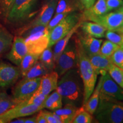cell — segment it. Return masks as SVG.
I'll return each instance as SVG.
<instances>
[{
	"label": "cell",
	"instance_id": "cell-9",
	"mask_svg": "<svg viewBox=\"0 0 123 123\" xmlns=\"http://www.w3.org/2000/svg\"><path fill=\"white\" fill-rule=\"evenodd\" d=\"M86 20L98 23L107 30L116 31L123 26V5L113 12L98 17H91Z\"/></svg>",
	"mask_w": 123,
	"mask_h": 123
},
{
	"label": "cell",
	"instance_id": "cell-36",
	"mask_svg": "<svg viewBox=\"0 0 123 123\" xmlns=\"http://www.w3.org/2000/svg\"><path fill=\"white\" fill-rule=\"evenodd\" d=\"M70 14V13H69ZM68 13H58V14H55L54 17L53 18H52L50 22L47 25V27L49 30V31H50L51 30L53 29L55 26H56L65 17L67 16L68 15Z\"/></svg>",
	"mask_w": 123,
	"mask_h": 123
},
{
	"label": "cell",
	"instance_id": "cell-14",
	"mask_svg": "<svg viewBox=\"0 0 123 123\" xmlns=\"http://www.w3.org/2000/svg\"><path fill=\"white\" fill-rule=\"evenodd\" d=\"M58 2V0H51L50 1L44 5L41 9V12L37 17L35 18L33 22H31L25 30L21 31V34L27 29L35 26H47L55 12Z\"/></svg>",
	"mask_w": 123,
	"mask_h": 123
},
{
	"label": "cell",
	"instance_id": "cell-23",
	"mask_svg": "<svg viewBox=\"0 0 123 123\" xmlns=\"http://www.w3.org/2000/svg\"><path fill=\"white\" fill-rule=\"evenodd\" d=\"M78 108L74 105L67 104L64 105L63 108L62 107L54 111V112L59 116L62 123H71Z\"/></svg>",
	"mask_w": 123,
	"mask_h": 123
},
{
	"label": "cell",
	"instance_id": "cell-21",
	"mask_svg": "<svg viewBox=\"0 0 123 123\" xmlns=\"http://www.w3.org/2000/svg\"><path fill=\"white\" fill-rule=\"evenodd\" d=\"M83 9L80 0H58L55 14L71 13Z\"/></svg>",
	"mask_w": 123,
	"mask_h": 123
},
{
	"label": "cell",
	"instance_id": "cell-30",
	"mask_svg": "<svg viewBox=\"0 0 123 123\" xmlns=\"http://www.w3.org/2000/svg\"><path fill=\"white\" fill-rule=\"evenodd\" d=\"M92 121V115L87 112L82 105L78 108L71 123H91Z\"/></svg>",
	"mask_w": 123,
	"mask_h": 123
},
{
	"label": "cell",
	"instance_id": "cell-17",
	"mask_svg": "<svg viewBox=\"0 0 123 123\" xmlns=\"http://www.w3.org/2000/svg\"><path fill=\"white\" fill-rule=\"evenodd\" d=\"M93 68L98 75H105L108 69L113 64L111 58L100 53L88 56Z\"/></svg>",
	"mask_w": 123,
	"mask_h": 123
},
{
	"label": "cell",
	"instance_id": "cell-43",
	"mask_svg": "<svg viewBox=\"0 0 123 123\" xmlns=\"http://www.w3.org/2000/svg\"><path fill=\"white\" fill-rule=\"evenodd\" d=\"M10 123H25V118L19 117L12 120Z\"/></svg>",
	"mask_w": 123,
	"mask_h": 123
},
{
	"label": "cell",
	"instance_id": "cell-31",
	"mask_svg": "<svg viewBox=\"0 0 123 123\" xmlns=\"http://www.w3.org/2000/svg\"><path fill=\"white\" fill-rule=\"evenodd\" d=\"M107 73L117 84L123 89V69L113 64Z\"/></svg>",
	"mask_w": 123,
	"mask_h": 123
},
{
	"label": "cell",
	"instance_id": "cell-34",
	"mask_svg": "<svg viewBox=\"0 0 123 123\" xmlns=\"http://www.w3.org/2000/svg\"><path fill=\"white\" fill-rule=\"evenodd\" d=\"M105 37L119 46H123V33H122L107 30L105 33Z\"/></svg>",
	"mask_w": 123,
	"mask_h": 123
},
{
	"label": "cell",
	"instance_id": "cell-19",
	"mask_svg": "<svg viewBox=\"0 0 123 123\" xmlns=\"http://www.w3.org/2000/svg\"><path fill=\"white\" fill-rule=\"evenodd\" d=\"M104 75H100L99 81H98L97 84L95 86L94 90H93L91 95H90L88 100L83 105L84 109L92 115L94 114L95 111H96L97 107H98V104H99L100 100V88L103 80Z\"/></svg>",
	"mask_w": 123,
	"mask_h": 123
},
{
	"label": "cell",
	"instance_id": "cell-3",
	"mask_svg": "<svg viewBox=\"0 0 123 123\" xmlns=\"http://www.w3.org/2000/svg\"><path fill=\"white\" fill-rule=\"evenodd\" d=\"M121 101L100 100L94 114L99 123L123 122V103Z\"/></svg>",
	"mask_w": 123,
	"mask_h": 123
},
{
	"label": "cell",
	"instance_id": "cell-15",
	"mask_svg": "<svg viewBox=\"0 0 123 123\" xmlns=\"http://www.w3.org/2000/svg\"><path fill=\"white\" fill-rule=\"evenodd\" d=\"M59 75L55 71L49 72L41 76V83L37 91L46 95H49L56 89Z\"/></svg>",
	"mask_w": 123,
	"mask_h": 123
},
{
	"label": "cell",
	"instance_id": "cell-11",
	"mask_svg": "<svg viewBox=\"0 0 123 123\" xmlns=\"http://www.w3.org/2000/svg\"><path fill=\"white\" fill-rule=\"evenodd\" d=\"M43 107L34 104H24L19 103L7 111L0 115V123H10L13 120L19 117L31 116L42 110Z\"/></svg>",
	"mask_w": 123,
	"mask_h": 123
},
{
	"label": "cell",
	"instance_id": "cell-27",
	"mask_svg": "<svg viewBox=\"0 0 123 123\" xmlns=\"http://www.w3.org/2000/svg\"><path fill=\"white\" fill-rule=\"evenodd\" d=\"M39 55L27 53L25 56L19 66L21 75L22 77L25 76L29 70L31 68L39 59Z\"/></svg>",
	"mask_w": 123,
	"mask_h": 123
},
{
	"label": "cell",
	"instance_id": "cell-7",
	"mask_svg": "<svg viewBox=\"0 0 123 123\" xmlns=\"http://www.w3.org/2000/svg\"><path fill=\"white\" fill-rule=\"evenodd\" d=\"M28 53L40 55L47 47L50 42V31L47 26L25 38Z\"/></svg>",
	"mask_w": 123,
	"mask_h": 123
},
{
	"label": "cell",
	"instance_id": "cell-44",
	"mask_svg": "<svg viewBox=\"0 0 123 123\" xmlns=\"http://www.w3.org/2000/svg\"><path fill=\"white\" fill-rule=\"evenodd\" d=\"M116 31H117V32H120V33H123V26L122 27H121L120 28H119L117 30H116Z\"/></svg>",
	"mask_w": 123,
	"mask_h": 123
},
{
	"label": "cell",
	"instance_id": "cell-16",
	"mask_svg": "<svg viewBox=\"0 0 123 123\" xmlns=\"http://www.w3.org/2000/svg\"><path fill=\"white\" fill-rule=\"evenodd\" d=\"M78 38L88 56L99 53L100 48L103 43L102 39L94 38L86 34L78 35Z\"/></svg>",
	"mask_w": 123,
	"mask_h": 123
},
{
	"label": "cell",
	"instance_id": "cell-13",
	"mask_svg": "<svg viewBox=\"0 0 123 123\" xmlns=\"http://www.w3.org/2000/svg\"><path fill=\"white\" fill-rule=\"evenodd\" d=\"M27 53L28 51L25 42V38L18 36L14 39L11 49L6 56L13 63L19 67L22 60Z\"/></svg>",
	"mask_w": 123,
	"mask_h": 123
},
{
	"label": "cell",
	"instance_id": "cell-41",
	"mask_svg": "<svg viewBox=\"0 0 123 123\" xmlns=\"http://www.w3.org/2000/svg\"><path fill=\"white\" fill-rule=\"evenodd\" d=\"M36 123H48L45 117L41 112H39L38 115H37Z\"/></svg>",
	"mask_w": 123,
	"mask_h": 123
},
{
	"label": "cell",
	"instance_id": "cell-29",
	"mask_svg": "<svg viewBox=\"0 0 123 123\" xmlns=\"http://www.w3.org/2000/svg\"><path fill=\"white\" fill-rule=\"evenodd\" d=\"M17 103L13 97L10 96L7 93H0V115L7 111L10 108L17 105Z\"/></svg>",
	"mask_w": 123,
	"mask_h": 123
},
{
	"label": "cell",
	"instance_id": "cell-25",
	"mask_svg": "<svg viewBox=\"0 0 123 123\" xmlns=\"http://www.w3.org/2000/svg\"><path fill=\"white\" fill-rule=\"evenodd\" d=\"M38 60L49 72L53 71L54 70L56 64L54 58L53 50H52L51 47H47L40 54Z\"/></svg>",
	"mask_w": 123,
	"mask_h": 123
},
{
	"label": "cell",
	"instance_id": "cell-5",
	"mask_svg": "<svg viewBox=\"0 0 123 123\" xmlns=\"http://www.w3.org/2000/svg\"><path fill=\"white\" fill-rule=\"evenodd\" d=\"M78 67V57L75 40L69 43L60 55L54 71H56L59 78L67 71Z\"/></svg>",
	"mask_w": 123,
	"mask_h": 123
},
{
	"label": "cell",
	"instance_id": "cell-6",
	"mask_svg": "<svg viewBox=\"0 0 123 123\" xmlns=\"http://www.w3.org/2000/svg\"><path fill=\"white\" fill-rule=\"evenodd\" d=\"M37 0H14L6 19L12 24L26 19L33 11Z\"/></svg>",
	"mask_w": 123,
	"mask_h": 123
},
{
	"label": "cell",
	"instance_id": "cell-2",
	"mask_svg": "<svg viewBox=\"0 0 123 123\" xmlns=\"http://www.w3.org/2000/svg\"><path fill=\"white\" fill-rule=\"evenodd\" d=\"M75 41L78 53V68L84 86L83 105L94 90L98 75L91 63L88 55L84 50L78 38H75Z\"/></svg>",
	"mask_w": 123,
	"mask_h": 123
},
{
	"label": "cell",
	"instance_id": "cell-24",
	"mask_svg": "<svg viewBox=\"0 0 123 123\" xmlns=\"http://www.w3.org/2000/svg\"><path fill=\"white\" fill-rule=\"evenodd\" d=\"M63 106L62 98L61 95L55 90L53 93L47 96L43 104L44 108L54 111L61 108Z\"/></svg>",
	"mask_w": 123,
	"mask_h": 123
},
{
	"label": "cell",
	"instance_id": "cell-38",
	"mask_svg": "<svg viewBox=\"0 0 123 123\" xmlns=\"http://www.w3.org/2000/svg\"><path fill=\"white\" fill-rule=\"evenodd\" d=\"M14 0H1V8L3 14L6 17L9 10Z\"/></svg>",
	"mask_w": 123,
	"mask_h": 123
},
{
	"label": "cell",
	"instance_id": "cell-26",
	"mask_svg": "<svg viewBox=\"0 0 123 123\" xmlns=\"http://www.w3.org/2000/svg\"><path fill=\"white\" fill-rule=\"evenodd\" d=\"M13 41V35L4 27H0V56L10 49Z\"/></svg>",
	"mask_w": 123,
	"mask_h": 123
},
{
	"label": "cell",
	"instance_id": "cell-8",
	"mask_svg": "<svg viewBox=\"0 0 123 123\" xmlns=\"http://www.w3.org/2000/svg\"><path fill=\"white\" fill-rule=\"evenodd\" d=\"M41 77L29 79H22L13 90V98L17 104L26 100L39 88Z\"/></svg>",
	"mask_w": 123,
	"mask_h": 123
},
{
	"label": "cell",
	"instance_id": "cell-32",
	"mask_svg": "<svg viewBox=\"0 0 123 123\" xmlns=\"http://www.w3.org/2000/svg\"><path fill=\"white\" fill-rule=\"evenodd\" d=\"M47 96L48 95H44L41 92H38L37 90V91L29 99L21 103H22L24 104H27V105L34 104L35 105L41 106V107H43V108H44L43 104Z\"/></svg>",
	"mask_w": 123,
	"mask_h": 123
},
{
	"label": "cell",
	"instance_id": "cell-12",
	"mask_svg": "<svg viewBox=\"0 0 123 123\" xmlns=\"http://www.w3.org/2000/svg\"><path fill=\"white\" fill-rule=\"evenodd\" d=\"M21 75L19 66H14L5 62H0V88L11 87Z\"/></svg>",
	"mask_w": 123,
	"mask_h": 123
},
{
	"label": "cell",
	"instance_id": "cell-20",
	"mask_svg": "<svg viewBox=\"0 0 123 123\" xmlns=\"http://www.w3.org/2000/svg\"><path fill=\"white\" fill-rule=\"evenodd\" d=\"M81 22V21L80 22L78 23V24H77L65 37H64L63 38H62V39L59 40V41L54 44L55 47L53 50V54L55 64L56 63L58 59H59L60 55H61V54L62 53L64 49H65L66 46H67V44H68L69 42H70V40L71 39L73 35H74V34L76 33V31L78 30V29L80 27Z\"/></svg>",
	"mask_w": 123,
	"mask_h": 123
},
{
	"label": "cell",
	"instance_id": "cell-18",
	"mask_svg": "<svg viewBox=\"0 0 123 123\" xmlns=\"http://www.w3.org/2000/svg\"><path fill=\"white\" fill-rule=\"evenodd\" d=\"M80 27L86 34L96 38L105 37V33L107 31L104 26L92 21H81Z\"/></svg>",
	"mask_w": 123,
	"mask_h": 123
},
{
	"label": "cell",
	"instance_id": "cell-28",
	"mask_svg": "<svg viewBox=\"0 0 123 123\" xmlns=\"http://www.w3.org/2000/svg\"><path fill=\"white\" fill-rule=\"evenodd\" d=\"M48 73H49V70L39 61H38L29 70L25 76L23 77V79H33L38 77H41Z\"/></svg>",
	"mask_w": 123,
	"mask_h": 123
},
{
	"label": "cell",
	"instance_id": "cell-35",
	"mask_svg": "<svg viewBox=\"0 0 123 123\" xmlns=\"http://www.w3.org/2000/svg\"><path fill=\"white\" fill-rule=\"evenodd\" d=\"M111 58L113 64L123 69V46H120Z\"/></svg>",
	"mask_w": 123,
	"mask_h": 123
},
{
	"label": "cell",
	"instance_id": "cell-4",
	"mask_svg": "<svg viewBox=\"0 0 123 123\" xmlns=\"http://www.w3.org/2000/svg\"><path fill=\"white\" fill-rule=\"evenodd\" d=\"M82 15L76 12L68 14L50 31L49 47L54 45L59 40L63 38L80 22Z\"/></svg>",
	"mask_w": 123,
	"mask_h": 123
},
{
	"label": "cell",
	"instance_id": "cell-42",
	"mask_svg": "<svg viewBox=\"0 0 123 123\" xmlns=\"http://www.w3.org/2000/svg\"><path fill=\"white\" fill-rule=\"evenodd\" d=\"M37 116L25 118V123H36Z\"/></svg>",
	"mask_w": 123,
	"mask_h": 123
},
{
	"label": "cell",
	"instance_id": "cell-10",
	"mask_svg": "<svg viewBox=\"0 0 123 123\" xmlns=\"http://www.w3.org/2000/svg\"><path fill=\"white\" fill-rule=\"evenodd\" d=\"M100 100L123 101V89L113 80L108 73L104 75L100 92Z\"/></svg>",
	"mask_w": 123,
	"mask_h": 123
},
{
	"label": "cell",
	"instance_id": "cell-33",
	"mask_svg": "<svg viewBox=\"0 0 123 123\" xmlns=\"http://www.w3.org/2000/svg\"><path fill=\"white\" fill-rule=\"evenodd\" d=\"M119 47V45L107 39L104 41V42L101 44L99 50V53L105 56L111 57Z\"/></svg>",
	"mask_w": 123,
	"mask_h": 123
},
{
	"label": "cell",
	"instance_id": "cell-1",
	"mask_svg": "<svg viewBox=\"0 0 123 123\" xmlns=\"http://www.w3.org/2000/svg\"><path fill=\"white\" fill-rule=\"evenodd\" d=\"M56 90L61 95L64 105H83L84 86L78 67L67 71L60 77Z\"/></svg>",
	"mask_w": 123,
	"mask_h": 123
},
{
	"label": "cell",
	"instance_id": "cell-39",
	"mask_svg": "<svg viewBox=\"0 0 123 123\" xmlns=\"http://www.w3.org/2000/svg\"><path fill=\"white\" fill-rule=\"evenodd\" d=\"M40 112L45 117L48 123H58L57 120L54 115L53 112L47 111H42V110L40 111Z\"/></svg>",
	"mask_w": 123,
	"mask_h": 123
},
{
	"label": "cell",
	"instance_id": "cell-22",
	"mask_svg": "<svg viewBox=\"0 0 123 123\" xmlns=\"http://www.w3.org/2000/svg\"><path fill=\"white\" fill-rule=\"evenodd\" d=\"M105 0H97L89 9H85L81 17L86 20L91 17H98L108 13Z\"/></svg>",
	"mask_w": 123,
	"mask_h": 123
},
{
	"label": "cell",
	"instance_id": "cell-37",
	"mask_svg": "<svg viewBox=\"0 0 123 123\" xmlns=\"http://www.w3.org/2000/svg\"><path fill=\"white\" fill-rule=\"evenodd\" d=\"M108 12L116 10L123 5V0H105Z\"/></svg>",
	"mask_w": 123,
	"mask_h": 123
},
{
	"label": "cell",
	"instance_id": "cell-40",
	"mask_svg": "<svg viewBox=\"0 0 123 123\" xmlns=\"http://www.w3.org/2000/svg\"><path fill=\"white\" fill-rule=\"evenodd\" d=\"M80 1L83 8L84 10L90 8L96 2V0H80Z\"/></svg>",
	"mask_w": 123,
	"mask_h": 123
}]
</instances>
